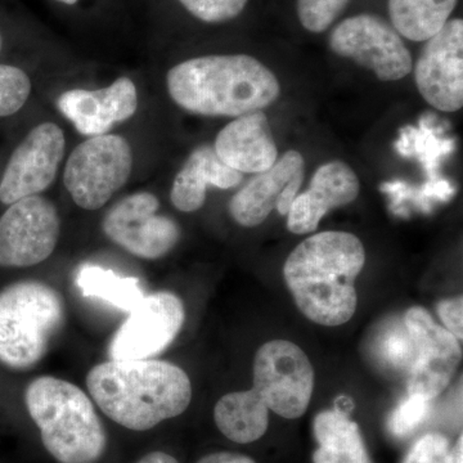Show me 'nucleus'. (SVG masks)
Returning a JSON list of instances; mask_svg holds the SVG:
<instances>
[{"label":"nucleus","instance_id":"obj_1","mask_svg":"<svg viewBox=\"0 0 463 463\" xmlns=\"http://www.w3.org/2000/svg\"><path fill=\"white\" fill-rule=\"evenodd\" d=\"M364 263V246L355 234L322 232L292 250L283 265V277L307 319L335 327L354 316L355 281Z\"/></svg>","mask_w":463,"mask_h":463},{"label":"nucleus","instance_id":"obj_2","mask_svg":"<svg viewBox=\"0 0 463 463\" xmlns=\"http://www.w3.org/2000/svg\"><path fill=\"white\" fill-rule=\"evenodd\" d=\"M87 386L109 419L134 431H147L179 416L192 399L187 373L155 359L105 362L91 368Z\"/></svg>","mask_w":463,"mask_h":463},{"label":"nucleus","instance_id":"obj_3","mask_svg":"<svg viewBox=\"0 0 463 463\" xmlns=\"http://www.w3.org/2000/svg\"><path fill=\"white\" fill-rule=\"evenodd\" d=\"M174 102L192 114L239 118L263 111L281 96L272 70L248 54L192 58L166 76Z\"/></svg>","mask_w":463,"mask_h":463},{"label":"nucleus","instance_id":"obj_4","mask_svg":"<svg viewBox=\"0 0 463 463\" xmlns=\"http://www.w3.org/2000/svg\"><path fill=\"white\" fill-rule=\"evenodd\" d=\"M27 412L41 430L45 449L60 463H96L106 446L93 402L74 383L42 376L25 392Z\"/></svg>","mask_w":463,"mask_h":463},{"label":"nucleus","instance_id":"obj_5","mask_svg":"<svg viewBox=\"0 0 463 463\" xmlns=\"http://www.w3.org/2000/svg\"><path fill=\"white\" fill-rule=\"evenodd\" d=\"M63 323L57 289L38 281L7 286L0 291V364L18 371L38 364Z\"/></svg>","mask_w":463,"mask_h":463},{"label":"nucleus","instance_id":"obj_6","mask_svg":"<svg viewBox=\"0 0 463 463\" xmlns=\"http://www.w3.org/2000/svg\"><path fill=\"white\" fill-rule=\"evenodd\" d=\"M133 152L116 134L90 137L67 160L63 183L70 196L84 210H99L129 181Z\"/></svg>","mask_w":463,"mask_h":463},{"label":"nucleus","instance_id":"obj_7","mask_svg":"<svg viewBox=\"0 0 463 463\" xmlns=\"http://www.w3.org/2000/svg\"><path fill=\"white\" fill-rule=\"evenodd\" d=\"M279 416L294 420L307 412L315 389V370L304 350L288 340H273L258 350L254 388Z\"/></svg>","mask_w":463,"mask_h":463},{"label":"nucleus","instance_id":"obj_8","mask_svg":"<svg viewBox=\"0 0 463 463\" xmlns=\"http://www.w3.org/2000/svg\"><path fill=\"white\" fill-rule=\"evenodd\" d=\"M328 43L335 54L371 70L383 81L401 80L413 69L412 56L402 36L376 14H356L341 21Z\"/></svg>","mask_w":463,"mask_h":463},{"label":"nucleus","instance_id":"obj_9","mask_svg":"<svg viewBox=\"0 0 463 463\" xmlns=\"http://www.w3.org/2000/svg\"><path fill=\"white\" fill-rule=\"evenodd\" d=\"M160 201L154 194L139 192L118 201L102 222L108 239L134 257L156 260L169 254L181 228L165 215H158Z\"/></svg>","mask_w":463,"mask_h":463},{"label":"nucleus","instance_id":"obj_10","mask_svg":"<svg viewBox=\"0 0 463 463\" xmlns=\"http://www.w3.org/2000/svg\"><path fill=\"white\" fill-rule=\"evenodd\" d=\"M60 232V215L50 200L29 196L16 201L0 216V267L27 268L47 260Z\"/></svg>","mask_w":463,"mask_h":463},{"label":"nucleus","instance_id":"obj_11","mask_svg":"<svg viewBox=\"0 0 463 463\" xmlns=\"http://www.w3.org/2000/svg\"><path fill=\"white\" fill-rule=\"evenodd\" d=\"M184 318V306L173 292L145 295L112 337L109 358L139 361L161 354L178 336Z\"/></svg>","mask_w":463,"mask_h":463},{"label":"nucleus","instance_id":"obj_12","mask_svg":"<svg viewBox=\"0 0 463 463\" xmlns=\"http://www.w3.org/2000/svg\"><path fill=\"white\" fill-rule=\"evenodd\" d=\"M404 325L416 347V358L408 371V395H421L431 402L455 376L462 358L461 345L421 307L405 313Z\"/></svg>","mask_w":463,"mask_h":463},{"label":"nucleus","instance_id":"obj_13","mask_svg":"<svg viewBox=\"0 0 463 463\" xmlns=\"http://www.w3.org/2000/svg\"><path fill=\"white\" fill-rule=\"evenodd\" d=\"M414 81L422 99L443 112L463 106V21H448L426 41L414 65Z\"/></svg>","mask_w":463,"mask_h":463},{"label":"nucleus","instance_id":"obj_14","mask_svg":"<svg viewBox=\"0 0 463 463\" xmlns=\"http://www.w3.org/2000/svg\"><path fill=\"white\" fill-rule=\"evenodd\" d=\"M65 149V134L58 125L43 123L33 128L9 158L0 181V201L12 205L50 188Z\"/></svg>","mask_w":463,"mask_h":463},{"label":"nucleus","instance_id":"obj_15","mask_svg":"<svg viewBox=\"0 0 463 463\" xmlns=\"http://www.w3.org/2000/svg\"><path fill=\"white\" fill-rule=\"evenodd\" d=\"M304 157L289 149L272 167L259 173L230 203L232 218L242 227H258L274 209L288 216L304 181Z\"/></svg>","mask_w":463,"mask_h":463},{"label":"nucleus","instance_id":"obj_16","mask_svg":"<svg viewBox=\"0 0 463 463\" xmlns=\"http://www.w3.org/2000/svg\"><path fill=\"white\" fill-rule=\"evenodd\" d=\"M57 106L79 133L90 138L108 134L116 124L129 120L138 109V93L129 78H120L99 90L65 91Z\"/></svg>","mask_w":463,"mask_h":463},{"label":"nucleus","instance_id":"obj_17","mask_svg":"<svg viewBox=\"0 0 463 463\" xmlns=\"http://www.w3.org/2000/svg\"><path fill=\"white\" fill-rule=\"evenodd\" d=\"M361 184L354 170L343 161L319 166L309 188L298 194L288 214L291 233L307 234L317 231L323 216L331 210L349 205L358 197Z\"/></svg>","mask_w":463,"mask_h":463},{"label":"nucleus","instance_id":"obj_18","mask_svg":"<svg viewBox=\"0 0 463 463\" xmlns=\"http://www.w3.org/2000/svg\"><path fill=\"white\" fill-rule=\"evenodd\" d=\"M214 149L225 165L241 174L263 173L279 158V148L263 111L249 112L225 125L216 136Z\"/></svg>","mask_w":463,"mask_h":463},{"label":"nucleus","instance_id":"obj_19","mask_svg":"<svg viewBox=\"0 0 463 463\" xmlns=\"http://www.w3.org/2000/svg\"><path fill=\"white\" fill-rule=\"evenodd\" d=\"M242 174L225 165L214 146L203 145L188 156L173 182L170 200L183 213L201 209L206 201L207 187L230 190L242 182Z\"/></svg>","mask_w":463,"mask_h":463},{"label":"nucleus","instance_id":"obj_20","mask_svg":"<svg viewBox=\"0 0 463 463\" xmlns=\"http://www.w3.org/2000/svg\"><path fill=\"white\" fill-rule=\"evenodd\" d=\"M318 449L315 463H373L356 422L343 411L327 410L317 414L313 423Z\"/></svg>","mask_w":463,"mask_h":463},{"label":"nucleus","instance_id":"obj_21","mask_svg":"<svg viewBox=\"0 0 463 463\" xmlns=\"http://www.w3.org/2000/svg\"><path fill=\"white\" fill-rule=\"evenodd\" d=\"M216 426L234 443L257 441L269 425V410L254 389L224 395L215 405Z\"/></svg>","mask_w":463,"mask_h":463},{"label":"nucleus","instance_id":"obj_22","mask_svg":"<svg viewBox=\"0 0 463 463\" xmlns=\"http://www.w3.org/2000/svg\"><path fill=\"white\" fill-rule=\"evenodd\" d=\"M458 0H389L395 32L408 41L426 42L440 32Z\"/></svg>","mask_w":463,"mask_h":463},{"label":"nucleus","instance_id":"obj_23","mask_svg":"<svg viewBox=\"0 0 463 463\" xmlns=\"http://www.w3.org/2000/svg\"><path fill=\"white\" fill-rule=\"evenodd\" d=\"M75 285L84 297L99 298L128 313L145 298L137 277L123 276L99 264H81L76 269Z\"/></svg>","mask_w":463,"mask_h":463},{"label":"nucleus","instance_id":"obj_24","mask_svg":"<svg viewBox=\"0 0 463 463\" xmlns=\"http://www.w3.org/2000/svg\"><path fill=\"white\" fill-rule=\"evenodd\" d=\"M374 352L381 364L397 371H410L416 347L403 323L392 321L383 326L377 335Z\"/></svg>","mask_w":463,"mask_h":463},{"label":"nucleus","instance_id":"obj_25","mask_svg":"<svg viewBox=\"0 0 463 463\" xmlns=\"http://www.w3.org/2000/svg\"><path fill=\"white\" fill-rule=\"evenodd\" d=\"M32 93V80L18 67L0 65V116L16 114Z\"/></svg>","mask_w":463,"mask_h":463},{"label":"nucleus","instance_id":"obj_26","mask_svg":"<svg viewBox=\"0 0 463 463\" xmlns=\"http://www.w3.org/2000/svg\"><path fill=\"white\" fill-rule=\"evenodd\" d=\"M349 0H298V16L307 32L321 33L345 11Z\"/></svg>","mask_w":463,"mask_h":463},{"label":"nucleus","instance_id":"obj_27","mask_svg":"<svg viewBox=\"0 0 463 463\" xmlns=\"http://www.w3.org/2000/svg\"><path fill=\"white\" fill-rule=\"evenodd\" d=\"M430 411V401L421 395H408L401 404L392 411L388 420L390 434L395 438H407L419 428Z\"/></svg>","mask_w":463,"mask_h":463},{"label":"nucleus","instance_id":"obj_28","mask_svg":"<svg viewBox=\"0 0 463 463\" xmlns=\"http://www.w3.org/2000/svg\"><path fill=\"white\" fill-rule=\"evenodd\" d=\"M191 14L207 24H222L242 14L249 0H179Z\"/></svg>","mask_w":463,"mask_h":463},{"label":"nucleus","instance_id":"obj_29","mask_svg":"<svg viewBox=\"0 0 463 463\" xmlns=\"http://www.w3.org/2000/svg\"><path fill=\"white\" fill-rule=\"evenodd\" d=\"M449 441L444 435L430 432L423 435L411 447L403 463H448Z\"/></svg>","mask_w":463,"mask_h":463},{"label":"nucleus","instance_id":"obj_30","mask_svg":"<svg viewBox=\"0 0 463 463\" xmlns=\"http://www.w3.org/2000/svg\"><path fill=\"white\" fill-rule=\"evenodd\" d=\"M463 300L462 297L443 300L438 304V315L448 331L458 340L463 337Z\"/></svg>","mask_w":463,"mask_h":463},{"label":"nucleus","instance_id":"obj_31","mask_svg":"<svg viewBox=\"0 0 463 463\" xmlns=\"http://www.w3.org/2000/svg\"><path fill=\"white\" fill-rule=\"evenodd\" d=\"M197 463H255V461L248 456L237 455V453L231 452H221L205 456Z\"/></svg>","mask_w":463,"mask_h":463},{"label":"nucleus","instance_id":"obj_32","mask_svg":"<svg viewBox=\"0 0 463 463\" xmlns=\"http://www.w3.org/2000/svg\"><path fill=\"white\" fill-rule=\"evenodd\" d=\"M138 463H179L173 456L164 452H152L143 457Z\"/></svg>","mask_w":463,"mask_h":463},{"label":"nucleus","instance_id":"obj_33","mask_svg":"<svg viewBox=\"0 0 463 463\" xmlns=\"http://www.w3.org/2000/svg\"><path fill=\"white\" fill-rule=\"evenodd\" d=\"M448 463H463V438H458L457 440L456 446L453 447V449H450L449 458H448Z\"/></svg>","mask_w":463,"mask_h":463},{"label":"nucleus","instance_id":"obj_34","mask_svg":"<svg viewBox=\"0 0 463 463\" xmlns=\"http://www.w3.org/2000/svg\"><path fill=\"white\" fill-rule=\"evenodd\" d=\"M58 2L65 3V5H76V3L79 2V0H58Z\"/></svg>","mask_w":463,"mask_h":463},{"label":"nucleus","instance_id":"obj_35","mask_svg":"<svg viewBox=\"0 0 463 463\" xmlns=\"http://www.w3.org/2000/svg\"><path fill=\"white\" fill-rule=\"evenodd\" d=\"M0 50H2V35H0Z\"/></svg>","mask_w":463,"mask_h":463}]
</instances>
